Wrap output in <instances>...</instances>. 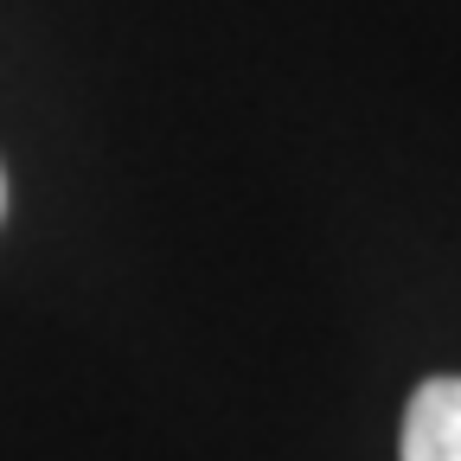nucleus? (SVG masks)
Here are the masks:
<instances>
[{
  "instance_id": "nucleus-2",
  "label": "nucleus",
  "mask_w": 461,
  "mask_h": 461,
  "mask_svg": "<svg viewBox=\"0 0 461 461\" xmlns=\"http://www.w3.org/2000/svg\"><path fill=\"white\" fill-rule=\"evenodd\" d=\"M0 212H7V173H0Z\"/></svg>"
},
{
  "instance_id": "nucleus-1",
  "label": "nucleus",
  "mask_w": 461,
  "mask_h": 461,
  "mask_svg": "<svg viewBox=\"0 0 461 461\" xmlns=\"http://www.w3.org/2000/svg\"><path fill=\"white\" fill-rule=\"evenodd\" d=\"M397 461H461V378H423L411 411H403Z\"/></svg>"
}]
</instances>
